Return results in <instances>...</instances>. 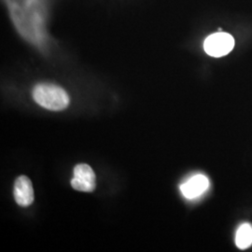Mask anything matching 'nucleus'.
Listing matches in <instances>:
<instances>
[{
    "label": "nucleus",
    "instance_id": "obj_1",
    "mask_svg": "<svg viewBox=\"0 0 252 252\" xmlns=\"http://www.w3.org/2000/svg\"><path fill=\"white\" fill-rule=\"evenodd\" d=\"M33 97L40 107L53 111L63 110L69 104L67 93L54 84H37L33 89Z\"/></svg>",
    "mask_w": 252,
    "mask_h": 252
},
{
    "label": "nucleus",
    "instance_id": "obj_2",
    "mask_svg": "<svg viewBox=\"0 0 252 252\" xmlns=\"http://www.w3.org/2000/svg\"><path fill=\"white\" fill-rule=\"evenodd\" d=\"M234 47V37L223 32L210 35L207 37L204 43L206 53L213 57L224 56L229 54Z\"/></svg>",
    "mask_w": 252,
    "mask_h": 252
},
{
    "label": "nucleus",
    "instance_id": "obj_3",
    "mask_svg": "<svg viewBox=\"0 0 252 252\" xmlns=\"http://www.w3.org/2000/svg\"><path fill=\"white\" fill-rule=\"evenodd\" d=\"M73 189L79 191L92 192L95 189V174L90 165L81 163L75 166L71 180Z\"/></svg>",
    "mask_w": 252,
    "mask_h": 252
},
{
    "label": "nucleus",
    "instance_id": "obj_4",
    "mask_svg": "<svg viewBox=\"0 0 252 252\" xmlns=\"http://www.w3.org/2000/svg\"><path fill=\"white\" fill-rule=\"evenodd\" d=\"M13 194L16 203L21 207H28L34 202V189L29 178L21 176L15 180Z\"/></svg>",
    "mask_w": 252,
    "mask_h": 252
},
{
    "label": "nucleus",
    "instance_id": "obj_5",
    "mask_svg": "<svg viewBox=\"0 0 252 252\" xmlns=\"http://www.w3.org/2000/svg\"><path fill=\"white\" fill-rule=\"evenodd\" d=\"M209 182L204 175H196L180 186L182 194L188 199L196 198L208 188Z\"/></svg>",
    "mask_w": 252,
    "mask_h": 252
},
{
    "label": "nucleus",
    "instance_id": "obj_6",
    "mask_svg": "<svg viewBox=\"0 0 252 252\" xmlns=\"http://www.w3.org/2000/svg\"><path fill=\"white\" fill-rule=\"evenodd\" d=\"M235 244L241 249L246 250L252 245V226L245 223L240 226L235 235Z\"/></svg>",
    "mask_w": 252,
    "mask_h": 252
}]
</instances>
